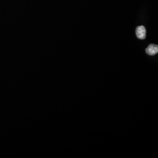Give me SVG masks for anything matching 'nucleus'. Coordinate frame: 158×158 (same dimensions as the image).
Masks as SVG:
<instances>
[{
    "mask_svg": "<svg viewBox=\"0 0 158 158\" xmlns=\"http://www.w3.org/2000/svg\"><path fill=\"white\" fill-rule=\"evenodd\" d=\"M136 35L139 40H144L146 38V29L143 26H139L136 29Z\"/></svg>",
    "mask_w": 158,
    "mask_h": 158,
    "instance_id": "1",
    "label": "nucleus"
},
{
    "mask_svg": "<svg viewBox=\"0 0 158 158\" xmlns=\"http://www.w3.org/2000/svg\"><path fill=\"white\" fill-rule=\"evenodd\" d=\"M158 52V46L155 44H151L146 49V53L148 55L153 56Z\"/></svg>",
    "mask_w": 158,
    "mask_h": 158,
    "instance_id": "2",
    "label": "nucleus"
}]
</instances>
